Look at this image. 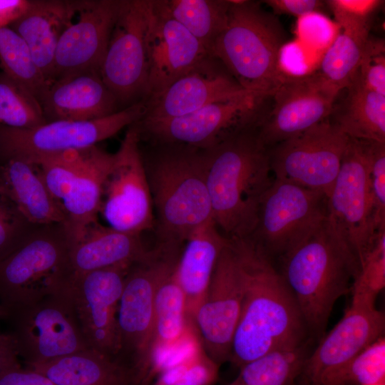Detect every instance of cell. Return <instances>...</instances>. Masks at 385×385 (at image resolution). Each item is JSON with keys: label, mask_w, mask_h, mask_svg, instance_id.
Returning <instances> with one entry per match:
<instances>
[{"label": "cell", "mask_w": 385, "mask_h": 385, "mask_svg": "<svg viewBox=\"0 0 385 385\" xmlns=\"http://www.w3.org/2000/svg\"><path fill=\"white\" fill-rule=\"evenodd\" d=\"M230 240L239 262L244 297L229 361L240 368L268 353L302 346L308 331L271 259L248 238Z\"/></svg>", "instance_id": "6da1fadb"}, {"label": "cell", "mask_w": 385, "mask_h": 385, "mask_svg": "<svg viewBox=\"0 0 385 385\" xmlns=\"http://www.w3.org/2000/svg\"><path fill=\"white\" fill-rule=\"evenodd\" d=\"M228 241L212 220L197 228L185 242L175 276L185 295L187 319L192 326Z\"/></svg>", "instance_id": "cb8c5ba5"}, {"label": "cell", "mask_w": 385, "mask_h": 385, "mask_svg": "<svg viewBox=\"0 0 385 385\" xmlns=\"http://www.w3.org/2000/svg\"><path fill=\"white\" fill-rule=\"evenodd\" d=\"M0 385H56L50 379L34 370L20 366L0 373Z\"/></svg>", "instance_id": "bcb514c9"}, {"label": "cell", "mask_w": 385, "mask_h": 385, "mask_svg": "<svg viewBox=\"0 0 385 385\" xmlns=\"http://www.w3.org/2000/svg\"><path fill=\"white\" fill-rule=\"evenodd\" d=\"M46 122L90 120L118 111L116 97L98 71H87L49 82L38 101Z\"/></svg>", "instance_id": "603a6c76"}, {"label": "cell", "mask_w": 385, "mask_h": 385, "mask_svg": "<svg viewBox=\"0 0 385 385\" xmlns=\"http://www.w3.org/2000/svg\"><path fill=\"white\" fill-rule=\"evenodd\" d=\"M183 245L158 242L129 268L118 303L116 359L129 367L135 385H147L153 359L154 303L157 288L175 269Z\"/></svg>", "instance_id": "8992f818"}, {"label": "cell", "mask_w": 385, "mask_h": 385, "mask_svg": "<svg viewBox=\"0 0 385 385\" xmlns=\"http://www.w3.org/2000/svg\"><path fill=\"white\" fill-rule=\"evenodd\" d=\"M369 36L343 31L324 54L317 73L338 93L348 87L356 76Z\"/></svg>", "instance_id": "e575fe53"}, {"label": "cell", "mask_w": 385, "mask_h": 385, "mask_svg": "<svg viewBox=\"0 0 385 385\" xmlns=\"http://www.w3.org/2000/svg\"><path fill=\"white\" fill-rule=\"evenodd\" d=\"M385 286V228L376 234L364 253L351 290L352 302L376 306L379 292Z\"/></svg>", "instance_id": "74e56055"}, {"label": "cell", "mask_w": 385, "mask_h": 385, "mask_svg": "<svg viewBox=\"0 0 385 385\" xmlns=\"http://www.w3.org/2000/svg\"><path fill=\"white\" fill-rule=\"evenodd\" d=\"M356 77L365 88L385 96V46L384 39L369 36L364 47Z\"/></svg>", "instance_id": "7bdbcfd3"}, {"label": "cell", "mask_w": 385, "mask_h": 385, "mask_svg": "<svg viewBox=\"0 0 385 385\" xmlns=\"http://www.w3.org/2000/svg\"><path fill=\"white\" fill-rule=\"evenodd\" d=\"M0 192L33 225L65 222L63 210L48 192L38 166L28 160L0 161Z\"/></svg>", "instance_id": "d4e9b609"}, {"label": "cell", "mask_w": 385, "mask_h": 385, "mask_svg": "<svg viewBox=\"0 0 385 385\" xmlns=\"http://www.w3.org/2000/svg\"><path fill=\"white\" fill-rule=\"evenodd\" d=\"M149 0H121L101 64V77L119 103L148 96Z\"/></svg>", "instance_id": "5bb4252c"}, {"label": "cell", "mask_w": 385, "mask_h": 385, "mask_svg": "<svg viewBox=\"0 0 385 385\" xmlns=\"http://www.w3.org/2000/svg\"><path fill=\"white\" fill-rule=\"evenodd\" d=\"M28 0H0V29L9 27L28 8Z\"/></svg>", "instance_id": "7dc6e473"}, {"label": "cell", "mask_w": 385, "mask_h": 385, "mask_svg": "<svg viewBox=\"0 0 385 385\" xmlns=\"http://www.w3.org/2000/svg\"><path fill=\"white\" fill-rule=\"evenodd\" d=\"M135 123L130 125L106 179L100 212L108 226L141 235L155 226L153 200Z\"/></svg>", "instance_id": "4fadbf2b"}, {"label": "cell", "mask_w": 385, "mask_h": 385, "mask_svg": "<svg viewBox=\"0 0 385 385\" xmlns=\"http://www.w3.org/2000/svg\"><path fill=\"white\" fill-rule=\"evenodd\" d=\"M0 66L6 76L39 101L49 82L26 43L10 27L0 29Z\"/></svg>", "instance_id": "836d02e7"}, {"label": "cell", "mask_w": 385, "mask_h": 385, "mask_svg": "<svg viewBox=\"0 0 385 385\" xmlns=\"http://www.w3.org/2000/svg\"><path fill=\"white\" fill-rule=\"evenodd\" d=\"M145 100L107 116L90 120H53L27 129L0 125V161L21 158L29 161L69 150L91 148L140 120Z\"/></svg>", "instance_id": "9c48e42d"}, {"label": "cell", "mask_w": 385, "mask_h": 385, "mask_svg": "<svg viewBox=\"0 0 385 385\" xmlns=\"http://www.w3.org/2000/svg\"><path fill=\"white\" fill-rule=\"evenodd\" d=\"M328 215L327 197L319 192L274 180L260 205L248 237L270 259L283 255Z\"/></svg>", "instance_id": "7c38bea8"}, {"label": "cell", "mask_w": 385, "mask_h": 385, "mask_svg": "<svg viewBox=\"0 0 385 385\" xmlns=\"http://www.w3.org/2000/svg\"><path fill=\"white\" fill-rule=\"evenodd\" d=\"M56 385H135L131 369L91 349L31 366Z\"/></svg>", "instance_id": "f1b7e54d"}, {"label": "cell", "mask_w": 385, "mask_h": 385, "mask_svg": "<svg viewBox=\"0 0 385 385\" xmlns=\"http://www.w3.org/2000/svg\"><path fill=\"white\" fill-rule=\"evenodd\" d=\"M120 1H76L73 19L57 44L51 81L83 71H99Z\"/></svg>", "instance_id": "ffe728a7"}, {"label": "cell", "mask_w": 385, "mask_h": 385, "mask_svg": "<svg viewBox=\"0 0 385 385\" xmlns=\"http://www.w3.org/2000/svg\"><path fill=\"white\" fill-rule=\"evenodd\" d=\"M369 177L374 222L381 230L385 227V143L370 141Z\"/></svg>", "instance_id": "ee69618b"}, {"label": "cell", "mask_w": 385, "mask_h": 385, "mask_svg": "<svg viewBox=\"0 0 385 385\" xmlns=\"http://www.w3.org/2000/svg\"><path fill=\"white\" fill-rule=\"evenodd\" d=\"M230 2L225 27L210 54L244 89L264 98L272 96L284 75L279 58L287 39L285 31L260 2Z\"/></svg>", "instance_id": "5b68a950"}, {"label": "cell", "mask_w": 385, "mask_h": 385, "mask_svg": "<svg viewBox=\"0 0 385 385\" xmlns=\"http://www.w3.org/2000/svg\"><path fill=\"white\" fill-rule=\"evenodd\" d=\"M280 257L279 273L308 333L321 339L336 302L351 290L359 262L328 216Z\"/></svg>", "instance_id": "3957f363"}, {"label": "cell", "mask_w": 385, "mask_h": 385, "mask_svg": "<svg viewBox=\"0 0 385 385\" xmlns=\"http://www.w3.org/2000/svg\"><path fill=\"white\" fill-rule=\"evenodd\" d=\"M339 93L317 72L284 74L272 95V109L255 123L260 142L269 149L328 119Z\"/></svg>", "instance_id": "e0dca14e"}, {"label": "cell", "mask_w": 385, "mask_h": 385, "mask_svg": "<svg viewBox=\"0 0 385 385\" xmlns=\"http://www.w3.org/2000/svg\"><path fill=\"white\" fill-rule=\"evenodd\" d=\"M46 123L37 99L4 73H0V125L27 129Z\"/></svg>", "instance_id": "8d00e7d4"}, {"label": "cell", "mask_w": 385, "mask_h": 385, "mask_svg": "<svg viewBox=\"0 0 385 385\" xmlns=\"http://www.w3.org/2000/svg\"><path fill=\"white\" fill-rule=\"evenodd\" d=\"M219 366L200 344L185 359L160 372L153 385H211L217 380Z\"/></svg>", "instance_id": "ab89813d"}, {"label": "cell", "mask_w": 385, "mask_h": 385, "mask_svg": "<svg viewBox=\"0 0 385 385\" xmlns=\"http://www.w3.org/2000/svg\"><path fill=\"white\" fill-rule=\"evenodd\" d=\"M243 297L241 271L229 240L192 323L202 349L219 365L230 359Z\"/></svg>", "instance_id": "2e32d148"}, {"label": "cell", "mask_w": 385, "mask_h": 385, "mask_svg": "<svg viewBox=\"0 0 385 385\" xmlns=\"http://www.w3.org/2000/svg\"><path fill=\"white\" fill-rule=\"evenodd\" d=\"M349 141L327 119L268 149L274 177L328 197Z\"/></svg>", "instance_id": "8fae6325"}, {"label": "cell", "mask_w": 385, "mask_h": 385, "mask_svg": "<svg viewBox=\"0 0 385 385\" xmlns=\"http://www.w3.org/2000/svg\"><path fill=\"white\" fill-rule=\"evenodd\" d=\"M369 140L349 138L327 197L328 219L359 265L380 230L374 219L369 177Z\"/></svg>", "instance_id": "30bf717a"}, {"label": "cell", "mask_w": 385, "mask_h": 385, "mask_svg": "<svg viewBox=\"0 0 385 385\" xmlns=\"http://www.w3.org/2000/svg\"><path fill=\"white\" fill-rule=\"evenodd\" d=\"M131 265L78 275L69 284L78 323L87 346L114 358L118 349V307Z\"/></svg>", "instance_id": "ac0fdd59"}, {"label": "cell", "mask_w": 385, "mask_h": 385, "mask_svg": "<svg viewBox=\"0 0 385 385\" xmlns=\"http://www.w3.org/2000/svg\"><path fill=\"white\" fill-rule=\"evenodd\" d=\"M162 1L168 14L210 54L214 42L225 27L230 0Z\"/></svg>", "instance_id": "d6a6232c"}, {"label": "cell", "mask_w": 385, "mask_h": 385, "mask_svg": "<svg viewBox=\"0 0 385 385\" xmlns=\"http://www.w3.org/2000/svg\"><path fill=\"white\" fill-rule=\"evenodd\" d=\"M6 332L28 366L89 349L76 318L69 285L31 301L0 307Z\"/></svg>", "instance_id": "52a82bcc"}, {"label": "cell", "mask_w": 385, "mask_h": 385, "mask_svg": "<svg viewBox=\"0 0 385 385\" xmlns=\"http://www.w3.org/2000/svg\"><path fill=\"white\" fill-rule=\"evenodd\" d=\"M76 9V1H29L24 14L9 26L26 43L48 82L58 40L71 24Z\"/></svg>", "instance_id": "83f0119b"}, {"label": "cell", "mask_w": 385, "mask_h": 385, "mask_svg": "<svg viewBox=\"0 0 385 385\" xmlns=\"http://www.w3.org/2000/svg\"><path fill=\"white\" fill-rule=\"evenodd\" d=\"M84 150H69L31 161L38 166L48 192L61 207L81 168Z\"/></svg>", "instance_id": "f35d334b"}, {"label": "cell", "mask_w": 385, "mask_h": 385, "mask_svg": "<svg viewBox=\"0 0 385 385\" xmlns=\"http://www.w3.org/2000/svg\"><path fill=\"white\" fill-rule=\"evenodd\" d=\"M264 98L248 93L208 104L188 115L170 119L140 120L139 134H148L160 144L210 149L235 131L253 124Z\"/></svg>", "instance_id": "9a60e30c"}, {"label": "cell", "mask_w": 385, "mask_h": 385, "mask_svg": "<svg viewBox=\"0 0 385 385\" xmlns=\"http://www.w3.org/2000/svg\"><path fill=\"white\" fill-rule=\"evenodd\" d=\"M71 240L63 223L37 226L0 262V307L68 287Z\"/></svg>", "instance_id": "ba28073f"}, {"label": "cell", "mask_w": 385, "mask_h": 385, "mask_svg": "<svg viewBox=\"0 0 385 385\" xmlns=\"http://www.w3.org/2000/svg\"><path fill=\"white\" fill-rule=\"evenodd\" d=\"M308 341L302 346L263 355L240 368L227 385H297L308 355Z\"/></svg>", "instance_id": "1f68e13d"}, {"label": "cell", "mask_w": 385, "mask_h": 385, "mask_svg": "<svg viewBox=\"0 0 385 385\" xmlns=\"http://www.w3.org/2000/svg\"><path fill=\"white\" fill-rule=\"evenodd\" d=\"M114 158V153L98 145L84 150L81 168L61 204L71 242L98 221L104 183Z\"/></svg>", "instance_id": "4316f807"}, {"label": "cell", "mask_w": 385, "mask_h": 385, "mask_svg": "<svg viewBox=\"0 0 385 385\" xmlns=\"http://www.w3.org/2000/svg\"><path fill=\"white\" fill-rule=\"evenodd\" d=\"M160 145L148 160L143 157L156 213L155 227L159 242L183 245L197 228L213 220L205 151Z\"/></svg>", "instance_id": "277c9868"}, {"label": "cell", "mask_w": 385, "mask_h": 385, "mask_svg": "<svg viewBox=\"0 0 385 385\" xmlns=\"http://www.w3.org/2000/svg\"><path fill=\"white\" fill-rule=\"evenodd\" d=\"M265 3L276 13L303 17L319 13L324 8V1L319 0H266Z\"/></svg>", "instance_id": "f6af8a7d"}, {"label": "cell", "mask_w": 385, "mask_h": 385, "mask_svg": "<svg viewBox=\"0 0 385 385\" xmlns=\"http://www.w3.org/2000/svg\"><path fill=\"white\" fill-rule=\"evenodd\" d=\"M204 151L214 222L229 240L248 238L255 228L260 203L274 180L269 150L260 142L253 123Z\"/></svg>", "instance_id": "7a4b0ae2"}, {"label": "cell", "mask_w": 385, "mask_h": 385, "mask_svg": "<svg viewBox=\"0 0 385 385\" xmlns=\"http://www.w3.org/2000/svg\"><path fill=\"white\" fill-rule=\"evenodd\" d=\"M381 0H329L327 4L343 31L369 36L372 16L382 5Z\"/></svg>", "instance_id": "60d3db41"}, {"label": "cell", "mask_w": 385, "mask_h": 385, "mask_svg": "<svg viewBox=\"0 0 385 385\" xmlns=\"http://www.w3.org/2000/svg\"><path fill=\"white\" fill-rule=\"evenodd\" d=\"M175 267L160 281L155 296L151 371L160 356L192 336L193 327L187 319L185 295L177 280Z\"/></svg>", "instance_id": "4dcf8cb0"}, {"label": "cell", "mask_w": 385, "mask_h": 385, "mask_svg": "<svg viewBox=\"0 0 385 385\" xmlns=\"http://www.w3.org/2000/svg\"><path fill=\"white\" fill-rule=\"evenodd\" d=\"M146 44L147 98L160 93L196 66L212 57L168 14L162 0H149Z\"/></svg>", "instance_id": "d6986e66"}, {"label": "cell", "mask_w": 385, "mask_h": 385, "mask_svg": "<svg viewBox=\"0 0 385 385\" xmlns=\"http://www.w3.org/2000/svg\"><path fill=\"white\" fill-rule=\"evenodd\" d=\"M344 89L332 122L349 138L385 143V96L365 88L356 76Z\"/></svg>", "instance_id": "f546056e"}, {"label": "cell", "mask_w": 385, "mask_h": 385, "mask_svg": "<svg viewBox=\"0 0 385 385\" xmlns=\"http://www.w3.org/2000/svg\"><path fill=\"white\" fill-rule=\"evenodd\" d=\"M385 378V339L381 337L351 360L324 374L317 385H381Z\"/></svg>", "instance_id": "d590c367"}, {"label": "cell", "mask_w": 385, "mask_h": 385, "mask_svg": "<svg viewBox=\"0 0 385 385\" xmlns=\"http://www.w3.org/2000/svg\"><path fill=\"white\" fill-rule=\"evenodd\" d=\"M36 227L0 192V262L21 245Z\"/></svg>", "instance_id": "b9f144b4"}, {"label": "cell", "mask_w": 385, "mask_h": 385, "mask_svg": "<svg viewBox=\"0 0 385 385\" xmlns=\"http://www.w3.org/2000/svg\"><path fill=\"white\" fill-rule=\"evenodd\" d=\"M140 235L126 233L98 221L88 226L71 242L69 252L73 277L113 266L133 264L147 252Z\"/></svg>", "instance_id": "484cf974"}, {"label": "cell", "mask_w": 385, "mask_h": 385, "mask_svg": "<svg viewBox=\"0 0 385 385\" xmlns=\"http://www.w3.org/2000/svg\"><path fill=\"white\" fill-rule=\"evenodd\" d=\"M384 327V315L376 306L351 302L341 320L308 355L299 379L301 385H317L324 374L383 337Z\"/></svg>", "instance_id": "7402d4cb"}, {"label": "cell", "mask_w": 385, "mask_h": 385, "mask_svg": "<svg viewBox=\"0 0 385 385\" xmlns=\"http://www.w3.org/2000/svg\"><path fill=\"white\" fill-rule=\"evenodd\" d=\"M19 356L7 333L0 334V373L20 366Z\"/></svg>", "instance_id": "c3c4849f"}, {"label": "cell", "mask_w": 385, "mask_h": 385, "mask_svg": "<svg viewBox=\"0 0 385 385\" xmlns=\"http://www.w3.org/2000/svg\"><path fill=\"white\" fill-rule=\"evenodd\" d=\"M248 93H255L244 89L218 60L210 57L160 93L148 97L141 120L181 117L208 104Z\"/></svg>", "instance_id": "44dd1931"}]
</instances>
